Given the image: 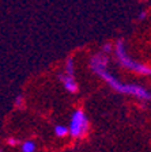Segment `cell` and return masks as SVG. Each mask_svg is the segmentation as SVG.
I'll list each match as a JSON object with an SVG mask.
<instances>
[{"label":"cell","mask_w":151,"mask_h":152,"mask_svg":"<svg viewBox=\"0 0 151 152\" xmlns=\"http://www.w3.org/2000/svg\"><path fill=\"white\" fill-rule=\"evenodd\" d=\"M94 73H97L101 79H104L114 91L121 92V94H127V95H132V96H136V98L143 99V101H151V90L146 88L143 86L124 84V83L119 82L117 77H114L113 75H110L108 72V69H99Z\"/></svg>","instance_id":"obj_1"},{"label":"cell","mask_w":151,"mask_h":152,"mask_svg":"<svg viewBox=\"0 0 151 152\" xmlns=\"http://www.w3.org/2000/svg\"><path fill=\"white\" fill-rule=\"evenodd\" d=\"M114 54H116V58L119 60V63L127 68L129 71H133L136 73H140V75H147L151 76V68L144 64H140V63H136L135 60H132L131 57L128 56L125 50V45H124L123 39H119L116 44V48H114Z\"/></svg>","instance_id":"obj_2"},{"label":"cell","mask_w":151,"mask_h":152,"mask_svg":"<svg viewBox=\"0 0 151 152\" xmlns=\"http://www.w3.org/2000/svg\"><path fill=\"white\" fill-rule=\"evenodd\" d=\"M69 134L75 139H80L88 130V118L82 109H76L69 121Z\"/></svg>","instance_id":"obj_3"},{"label":"cell","mask_w":151,"mask_h":152,"mask_svg":"<svg viewBox=\"0 0 151 152\" xmlns=\"http://www.w3.org/2000/svg\"><path fill=\"white\" fill-rule=\"evenodd\" d=\"M59 79H60V82H61V84H63V87L68 92L74 94V92L78 91V83H76L74 75H68V73L64 72V73H60L59 75Z\"/></svg>","instance_id":"obj_4"},{"label":"cell","mask_w":151,"mask_h":152,"mask_svg":"<svg viewBox=\"0 0 151 152\" xmlns=\"http://www.w3.org/2000/svg\"><path fill=\"white\" fill-rule=\"evenodd\" d=\"M108 66V56H105L104 53L95 54L91 57L90 60V68H91L93 72H97L99 69H106Z\"/></svg>","instance_id":"obj_5"},{"label":"cell","mask_w":151,"mask_h":152,"mask_svg":"<svg viewBox=\"0 0 151 152\" xmlns=\"http://www.w3.org/2000/svg\"><path fill=\"white\" fill-rule=\"evenodd\" d=\"M35 142L33 140H26L21 144V151L22 152H35Z\"/></svg>","instance_id":"obj_6"},{"label":"cell","mask_w":151,"mask_h":152,"mask_svg":"<svg viewBox=\"0 0 151 152\" xmlns=\"http://www.w3.org/2000/svg\"><path fill=\"white\" fill-rule=\"evenodd\" d=\"M55 134L57 137H66L67 134H69V128L66 125H56L55 126Z\"/></svg>","instance_id":"obj_7"},{"label":"cell","mask_w":151,"mask_h":152,"mask_svg":"<svg viewBox=\"0 0 151 152\" xmlns=\"http://www.w3.org/2000/svg\"><path fill=\"white\" fill-rule=\"evenodd\" d=\"M66 73H68V75H74L75 76V68H74V58L72 57H68L66 61V71H64Z\"/></svg>","instance_id":"obj_8"},{"label":"cell","mask_w":151,"mask_h":152,"mask_svg":"<svg viewBox=\"0 0 151 152\" xmlns=\"http://www.w3.org/2000/svg\"><path fill=\"white\" fill-rule=\"evenodd\" d=\"M7 142H8L10 145H16V144H19V140L15 139V137H8V139H7Z\"/></svg>","instance_id":"obj_9"},{"label":"cell","mask_w":151,"mask_h":152,"mask_svg":"<svg viewBox=\"0 0 151 152\" xmlns=\"http://www.w3.org/2000/svg\"><path fill=\"white\" fill-rule=\"evenodd\" d=\"M104 52H105V53H110V52H112V46H110L109 44L105 45V46H104Z\"/></svg>","instance_id":"obj_10"},{"label":"cell","mask_w":151,"mask_h":152,"mask_svg":"<svg viewBox=\"0 0 151 152\" xmlns=\"http://www.w3.org/2000/svg\"><path fill=\"white\" fill-rule=\"evenodd\" d=\"M21 103H22V96L18 95V96H16V101H15V106H19Z\"/></svg>","instance_id":"obj_11"},{"label":"cell","mask_w":151,"mask_h":152,"mask_svg":"<svg viewBox=\"0 0 151 152\" xmlns=\"http://www.w3.org/2000/svg\"><path fill=\"white\" fill-rule=\"evenodd\" d=\"M146 16H147V12H146V11H143V12L140 14V15H139V19H140V20H143V19H144Z\"/></svg>","instance_id":"obj_12"}]
</instances>
